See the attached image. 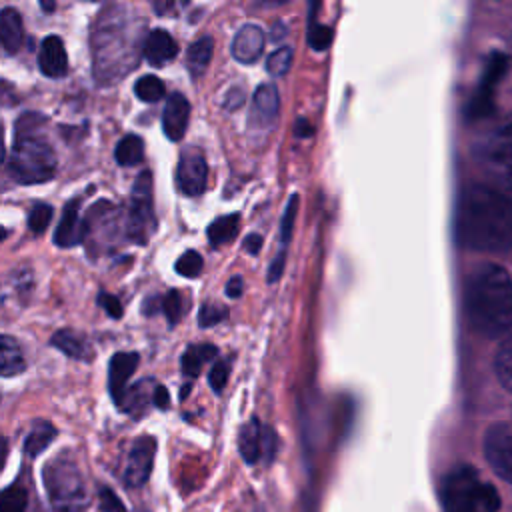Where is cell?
<instances>
[{
    "instance_id": "6da1fadb",
    "label": "cell",
    "mask_w": 512,
    "mask_h": 512,
    "mask_svg": "<svg viewBox=\"0 0 512 512\" xmlns=\"http://www.w3.org/2000/svg\"><path fill=\"white\" fill-rule=\"evenodd\" d=\"M458 244L502 254L512 250V196L490 184H468L462 188L456 208Z\"/></svg>"
},
{
    "instance_id": "7a4b0ae2",
    "label": "cell",
    "mask_w": 512,
    "mask_h": 512,
    "mask_svg": "<svg viewBox=\"0 0 512 512\" xmlns=\"http://www.w3.org/2000/svg\"><path fill=\"white\" fill-rule=\"evenodd\" d=\"M464 310L474 332L500 338L512 330V278L492 262L476 266L464 286Z\"/></svg>"
},
{
    "instance_id": "3957f363",
    "label": "cell",
    "mask_w": 512,
    "mask_h": 512,
    "mask_svg": "<svg viewBox=\"0 0 512 512\" xmlns=\"http://www.w3.org/2000/svg\"><path fill=\"white\" fill-rule=\"evenodd\" d=\"M442 512H498L500 496L476 468L460 464L452 468L440 486Z\"/></svg>"
},
{
    "instance_id": "277c9868",
    "label": "cell",
    "mask_w": 512,
    "mask_h": 512,
    "mask_svg": "<svg viewBox=\"0 0 512 512\" xmlns=\"http://www.w3.org/2000/svg\"><path fill=\"white\" fill-rule=\"evenodd\" d=\"M16 128L8 158L10 176L18 184H40L50 180L56 172L54 148L32 124L24 126L18 122Z\"/></svg>"
},
{
    "instance_id": "5b68a950",
    "label": "cell",
    "mask_w": 512,
    "mask_h": 512,
    "mask_svg": "<svg viewBox=\"0 0 512 512\" xmlns=\"http://www.w3.org/2000/svg\"><path fill=\"white\" fill-rule=\"evenodd\" d=\"M472 156L492 188L512 192V114L498 120L474 142Z\"/></svg>"
},
{
    "instance_id": "8992f818",
    "label": "cell",
    "mask_w": 512,
    "mask_h": 512,
    "mask_svg": "<svg viewBox=\"0 0 512 512\" xmlns=\"http://www.w3.org/2000/svg\"><path fill=\"white\" fill-rule=\"evenodd\" d=\"M46 490L56 512H86L82 476L74 462L58 458L44 470Z\"/></svg>"
},
{
    "instance_id": "52a82bcc",
    "label": "cell",
    "mask_w": 512,
    "mask_h": 512,
    "mask_svg": "<svg viewBox=\"0 0 512 512\" xmlns=\"http://www.w3.org/2000/svg\"><path fill=\"white\" fill-rule=\"evenodd\" d=\"M156 230V214L152 204V178L150 172L138 174L132 196H130V210H128V236L138 242L146 244L148 238Z\"/></svg>"
},
{
    "instance_id": "ba28073f",
    "label": "cell",
    "mask_w": 512,
    "mask_h": 512,
    "mask_svg": "<svg viewBox=\"0 0 512 512\" xmlns=\"http://www.w3.org/2000/svg\"><path fill=\"white\" fill-rule=\"evenodd\" d=\"M238 448L246 464H256L260 458L270 462L276 454V434L270 426L260 424V420L254 416L242 426Z\"/></svg>"
},
{
    "instance_id": "9c48e42d",
    "label": "cell",
    "mask_w": 512,
    "mask_h": 512,
    "mask_svg": "<svg viewBox=\"0 0 512 512\" xmlns=\"http://www.w3.org/2000/svg\"><path fill=\"white\" fill-rule=\"evenodd\" d=\"M484 454L492 470L512 486V430L506 424H492L484 434Z\"/></svg>"
},
{
    "instance_id": "30bf717a",
    "label": "cell",
    "mask_w": 512,
    "mask_h": 512,
    "mask_svg": "<svg viewBox=\"0 0 512 512\" xmlns=\"http://www.w3.org/2000/svg\"><path fill=\"white\" fill-rule=\"evenodd\" d=\"M156 454V440L152 436H140L128 450L126 466H124V484L130 488L142 486L152 472Z\"/></svg>"
},
{
    "instance_id": "8fae6325",
    "label": "cell",
    "mask_w": 512,
    "mask_h": 512,
    "mask_svg": "<svg viewBox=\"0 0 512 512\" xmlns=\"http://www.w3.org/2000/svg\"><path fill=\"white\" fill-rule=\"evenodd\" d=\"M208 166L198 150H184L176 166L178 190L186 196H198L206 188Z\"/></svg>"
},
{
    "instance_id": "7c38bea8",
    "label": "cell",
    "mask_w": 512,
    "mask_h": 512,
    "mask_svg": "<svg viewBox=\"0 0 512 512\" xmlns=\"http://www.w3.org/2000/svg\"><path fill=\"white\" fill-rule=\"evenodd\" d=\"M188 118H190V104H188L186 96H182L180 92L170 94L166 98L164 112H162V130H164L166 138L178 142L186 132Z\"/></svg>"
},
{
    "instance_id": "4fadbf2b",
    "label": "cell",
    "mask_w": 512,
    "mask_h": 512,
    "mask_svg": "<svg viewBox=\"0 0 512 512\" xmlns=\"http://www.w3.org/2000/svg\"><path fill=\"white\" fill-rule=\"evenodd\" d=\"M264 30L258 24H244L232 40V56L240 64H252L264 50Z\"/></svg>"
},
{
    "instance_id": "5bb4252c",
    "label": "cell",
    "mask_w": 512,
    "mask_h": 512,
    "mask_svg": "<svg viewBox=\"0 0 512 512\" xmlns=\"http://www.w3.org/2000/svg\"><path fill=\"white\" fill-rule=\"evenodd\" d=\"M140 356L136 352H116L108 366V390L112 400L118 404L126 392V384L134 374Z\"/></svg>"
},
{
    "instance_id": "9a60e30c",
    "label": "cell",
    "mask_w": 512,
    "mask_h": 512,
    "mask_svg": "<svg viewBox=\"0 0 512 512\" xmlns=\"http://www.w3.org/2000/svg\"><path fill=\"white\" fill-rule=\"evenodd\" d=\"M40 72L48 78H62L68 72V56L60 36H46L38 50Z\"/></svg>"
},
{
    "instance_id": "2e32d148",
    "label": "cell",
    "mask_w": 512,
    "mask_h": 512,
    "mask_svg": "<svg viewBox=\"0 0 512 512\" xmlns=\"http://www.w3.org/2000/svg\"><path fill=\"white\" fill-rule=\"evenodd\" d=\"M278 106H280V98H278V90L272 82H264L256 88L254 96H252V110H250V124L258 128H266L274 122L276 114H278Z\"/></svg>"
},
{
    "instance_id": "e0dca14e",
    "label": "cell",
    "mask_w": 512,
    "mask_h": 512,
    "mask_svg": "<svg viewBox=\"0 0 512 512\" xmlns=\"http://www.w3.org/2000/svg\"><path fill=\"white\" fill-rule=\"evenodd\" d=\"M506 66V58L494 54L492 56V62L486 70V76L482 78V84L476 92V96L470 100V106H468V118H480L484 116L488 110H490V104H492V86L496 84V80L500 78L502 70Z\"/></svg>"
},
{
    "instance_id": "ac0fdd59",
    "label": "cell",
    "mask_w": 512,
    "mask_h": 512,
    "mask_svg": "<svg viewBox=\"0 0 512 512\" xmlns=\"http://www.w3.org/2000/svg\"><path fill=\"white\" fill-rule=\"evenodd\" d=\"M142 52L150 66H164L178 54V44L168 30L154 28L148 32Z\"/></svg>"
},
{
    "instance_id": "d6986e66",
    "label": "cell",
    "mask_w": 512,
    "mask_h": 512,
    "mask_svg": "<svg viewBox=\"0 0 512 512\" xmlns=\"http://www.w3.org/2000/svg\"><path fill=\"white\" fill-rule=\"evenodd\" d=\"M86 236H88V226H86V222L80 220L76 204L70 202L64 208L62 218L54 230V244L62 246V248H70V246L80 244Z\"/></svg>"
},
{
    "instance_id": "ffe728a7",
    "label": "cell",
    "mask_w": 512,
    "mask_h": 512,
    "mask_svg": "<svg viewBox=\"0 0 512 512\" xmlns=\"http://www.w3.org/2000/svg\"><path fill=\"white\" fill-rule=\"evenodd\" d=\"M0 40L8 54H14L20 50L24 40V24L18 10L6 6L0 12Z\"/></svg>"
},
{
    "instance_id": "44dd1931",
    "label": "cell",
    "mask_w": 512,
    "mask_h": 512,
    "mask_svg": "<svg viewBox=\"0 0 512 512\" xmlns=\"http://www.w3.org/2000/svg\"><path fill=\"white\" fill-rule=\"evenodd\" d=\"M50 342H52V346H56L60 352H64L66 356H70L74 360H90V356H92L90 344L86 342V338L72 330H58Z\"/></svg>"
},
{
    "instance_id": "7402d4cb",
    "label": "cell",
    "mask_w": 512,
    "mask_h": 512,
    "mask_svg": "<svg viewBox=\"0 0 512 512\" xmlns=\"http://www.w3.org/2000/svg\"><path fill=\"white\" fill-rule=\"evenodd\" d=\"M212 52H214V40L210 36L198 38L196 42L190 44V48L186 52V66L194 78L204 74V70L208 68V64L212 60Z\"/></svg>"
},
{
    "instance_id": "603a6c76",
    "label": "cell",
    "mask_w": 512,
    "mask_h": 512,
    "mask_svg": "<svg viewBox=\"0 0 512 512\" xmlns=\"http://www.w3.org/2000/svg\"><path fill=\"white\" fill-rule=\"evenodd\" d=\"M24 368H26V362L22 358L20 346L16 344V340L12 336L4 334L0 338V374L4 378L16 376V374L24 372Z\"/></svg>"
},
{
    "instance_id": "cb8c5ba5",
    "label": "cell",
    "mask_w": 512,
    "mask_h": 512,
    "mask_svg": "<svg viewBox=\"0 0 512 512\" xmlns=\"http://www.w3.org/2000/svg\"><path fill=\"white\" fill-rule=\"evenodd\" d=\"M148 384H150L148 380H142V382L134 384L132 388H128V390L124 392L122 400L118 402V406H120L122 410L130 412V414H136V416L142 414V412H146L148 402H150V400L154 402V390H156V386L150 388Z\"/></svg>"
},
{
    "instance_id": "d4e9b609",
    "label": "cell",
    "mask_w": 512,
    "mask_h": 512,
    "mask_svg": "<svg viewBox=\"0 0 512 512\" xmlns=\"http://www.w3.org/2000/svg\"><path fill=\"white\" fill-rule=\"evenodd\" d=\"M216 346L212 344H194V346H188L186 352L182 354V374L188 376V378H196L202 370V364L212 360L216 356Z\"/></svg>"
},
{
    "instance_id": "484cf974",
    "label": "cell",
    "mask_w": 512,
    "mask_h": 512,
    "mask_svg": "<svg viewBox=\"0 0 512 512\" xmlns=\"http://www.w3.org/2000/svg\"><path fill=\"white\" fill-rule=\"evenodd\" d=\"M54 436H56V428H54L50 422H46V420H36V422L32 424V428H30L26 440H24V452H26L28 456H32V458L38 456V454L52 442Z\"/></svg>"
},
{
    "instance_id": "4316f807",
    "label": "cell",
    "mask_w": 512,
    "mask_h": 512,
    "mask_svg": "<svg viewBox=\"0 0 512 512\" xmlns=\"http://www.w3.org/2000/svg\"><path fill=\"white\" fill-rule=\"evenodd\" d=\"M238 224H240L238 214H226V216L216 218L206 230V236H208L210 244L220 246V244H226V242L234 240L236 234H238Z\"/></svg>"
},
{
    "instance_id": "83f0119b",
    "label": "cell",
    "mask_w": 512,
    "mask_h": 512,
    "mask_svg": "<svg viewBox=\"0 0 512 512\" xmlns=\"http://www.w3.org/2000/svg\"><path fill=\"white\" fill-rule=\"evenodd\" d=\"M144 156V144L140 140V136L136 134H126L114 150V158L120 166H134L142 160Z\"/></svg>"
},
{
    "instance_id": "f1b7e54d",
    "label": "cell",
    "mask_w": 512,
    "mask_h": 512,
    "mask_svg": "<svg viewBox=\"0 0 512 512\" xmlns=\"http://www.w3.org/2000/svg\"><path fill=\"white\" fill-rule=\"evenodd\" d=\"M134 94L142 102H158L166 94V86L158 76L144 74L134 82Z\"/></svg>"
},
{
    "instance_id": "f546056e",
    "label": "cell",
    "mask_w": 512,
    "mask_h": 512,
    "mask_svg": "<svg viewBox=\"0 0 512 512\" xmlns=\"http://www.w3.org/2000/svg\"><path fill=\"white\" fill-rule=\"evenodd\" d=\"M494 366H496V374H498V380L502 382V386L512 392V336L506 338L504 344L498 348Z\"/></svg>"
},
{
    "instance_id": "4dcf8cb0",
    "label": "cell",
    "mask_w": 512,
    "mask_h": 512,
    "mask_svg": "<svg viewBox=\"0 0 512 512\" xmlns=\"http://www.w3.org/2000/svg\"><path fill=\"white\" fill-rule=\"evenodd\" d=\"M26 490L18 484H12L8 486L4 492H2V498H0V512H24L26 510Z\"/></svg>"
},
{
    "instance_id": "1f68e13d",
    "label": "cell",
    "mask_w": 512,
    "mask_h": 512,
    "mask_svg": "<svg viewBox=\"0 0 512 512\" xmlns=\"http://www.w3.org/2000/svg\"><path fill=\"white\" fill-rule=\"evenodd\" d=\"M292 64V48L290 46H280L278 50H274L268 60H266V72L274 78L284 76L290 70Z\"/></svg>"
},
{
    "instance_id": "d6a6232c",
    "label": "cell",
    "mask_w": 512,
    "mask_h": 512,
    "mask_svg": "<svg viewBox=\"0 0 512 512\" xmlns=\"http://www.w3.org/2000/svg\"><path fill=\"white\" fill-rule=\"evenodd\" d=\"M296 210H298V194H292L288 204H286V210L282 214V222H280V252H284V254H286V246H288L290 236H292Z\"/></svg>"
},
{
    "instance_id": "836d02e7",
    "label": "cell",
    "mask_w": 512,
    "mask_h": 512,
    "mask_svg": "<svg viewBox=\"0 0 512 512\" xmlns=\"http://www.w3.org/2000/svg\"><path fill=\"white\" fill-rule=\"evenodd\" d=\"M332 42V28L326 24H320L314 20V14H310V24H308V44L314 50H326Z\"/></svg>"
},
{
    "instance_id": "e575fe53",
    "label": "cell",
    "mask_w": 512,
    "mask_h": 512,
    "mask_svg": "<svg viewBox=\"0 0 512 512\" xmlns=\"http://www.w3.org/2000/svg\"><path fill=\"white\" fill-rule=\"evenodd\" d=\"M204 260L196 250H186L178 260H176V272L184 278H196L202 272Z\"/></svg>"
},
{
    "instance_id": "d590c367",
    "label": "cell",
    "mask_w": 512,
    "mask_h": 512,
    "mask_svg": "<svg viewBox=\"0 0 512 512\" xmlns=\"http://www.w3.org/2000/svg\"><path fill=\"white\" fill-rule=\"evenodd\" d=\"M50 218H52V206L50 204H36L32 208V212L28 214V228L34 234H42L48 228Z\"/></svg>"
},
{
    "instance_id": "8d00e7d4",
    "label": "cell",
    "mask_w": 512,
    "mask_h": 512,
    "mask_svg": "<svg viewBox=\"0 0 512 512\" xmlns=\"http://www.w3.org/2000/svg\"><path fill=\"white\" fill-rule=\"evenodd\" d=\"M162 312L166 314L170 326H174L182 316V296L178 290H168L160 302Z\"/></svg>"
},
{
    "instance_id": "74e56055",
    "label": "cell",
    "mask_w": 512,
    "mask_h": 512,
    "mask_svg": "<svg viewBox=\"0 0 512 512\" xmlns=\"http://www.w3.org/2000/svg\"><path fill=\"white\" fill-rule=\"evenodd\" d=\"M226 314H228L226 308H222V306H218V304H214V302H206V304H202V308H200L198 324H200L202 328L214 326V324L222 322V320L226 318Z\"/></svg>"
},
{
    "instance_id": "f35d334b",
    "label": "cell",
    "mask_w": 512,
    "mask_h": 512,
    "mask_svg": "<svg viewBox=\"0 0 512 512\" xmlns=\"http://www.w3.org/2000/svg\"><path fill=\"white\" fill-rule=\"evenodd\" d=\"M228 376H230V362L228 360H218L212 366L210 374H208V382H210L212 390L214 392H222L226 382H228Z\"/></svg>"
},
{
    "instance_id": "ab89813d",
    "label": "cell",
    "mask_w": 512,
    "mask_h": 512,
    "mask_svg": "<svg viewBox=\"0 0 512 512\" xmlns=\"http://www.w3.org/2000/svg\"><path fill=\"white\" fill-rule=\"evenodd\" d=\"M98 304L106 310V314L114 320L122 318V304L120 300L114 296V294H108V292H100L98 294Z\"/></svg>"
},
{
    "instance_id": "60d3db41",
    "label": "cell",
    "mask_w": 512,
    "mask_h": 512,
    "mask_svg": "<svg viewBox=\"0 0 512 512\" xmlns=\"http://www.w3.org/2000/svg\"><path fill=\"white\" fill-rule=\"evenodd\" d=\"M100 504H102V508H104L106 512H124L120 500H118L116 494L110 492L108 488H102V490H100Z\"/></svg>"
},
{
    "instance_id": "b9f144b4",
    "label": "cell",
    "mask_w": 512,
    "mask_h": 512,
    "mask_svg": "<svg viewBox=\"0 0 512 512\" xmlns=\"http://www.w3.org/2000/svg\"><path fill=\"white\" fill-rule=\"evenodd\" d=\"M284 264H286V254L284 252H278L276 254V258L272 260V264H270V270H268V282H276L280 276H282V272H284Z\"/></svg>"
},
{
    "instance_id": "7bdbcfd3",
    "label": "cell",
    "mask_w": 512,
    "mask_h": 512,
    "mask_svg": "<svg viewBox=\"0 0 512 512\" xmlns=\"http://www.w3.org/2000/svg\"><path fill=\"white\" fill-rule=\"evenodd\" d=\"M242 102H244V92H242L240 88H232V90L226 94L224 106H226L228 110H234V108H238Z\"/></svg>"
},
{
    "instance_id": "ee69618b",
    "label": "cell",
    "mask_w": 512,
    "mask_h": 512,
    "mask_svg": "<svg viewBox=\"0 0 512 512\" xmlns=\"http://www.w3.org/2000/svg\"><path fill=\"white\" fill-rule=\"evenodd\" d=\"M224 292H226L228 298H240V294H242V278H240V276H232V278L226 282Z\"/></svg>"
},
{
    "instance_id": "f6af8a7d",
    "label": "cell",
    "mask_w": 512,
    "mask_h": 512,
    "mask_svg": "<svg viewBox=\"0 0 512 512\" xmlns=\"http://www.w3.org/2000/svg\"><path fill=\"white\" fill-rule=\"evenodd\" d=\"M154 406H158V408H162V410H166V408L170 406L168 390H166V386H162V384H158L156 390H154Z\"/></svg>"
},
{
    "instance_id": "bcb514c9",
    "label": "cell",
    "mask_w": 512,
    "mask_h": 512,
    "mask_svg": "<svg viewBox=\"0 0 512 512\" xmlns=\"http://www.w3.org/2000/svg\"><path fill=\"white\" fill-rule=\"evenodd\" d=\"M262 248V236L260 234H248L244 240V250L250 252L252 256H256Z\"/></svg>"
},
{
    "instance_id": "7dc6e473",
    "label": "cell",
    "mask_w": 512,
    "mask_h": 512,
    "mask_svg": "<svg viewBox=\"0 0 512 512\" xmlns=\"http://www.w3.org/2000/svg\"><path fill=\"white\" fill-rule=\"evenodd\" d=\"M160 298H156V296H152V298H148L146 300V304H144V312L150 316V314H154V302H158Z\"/></svg>"
},
{
    "instance_id": "c3c4849f",
    "label": "cell",
    "mask_w": 512,
    "mask_h": 512,
    "mask_svg": "<svg viewBox=\"0 0 512 512\" xmlns=\"http://www.w3.org/2000/svg\"><path fill=\"white\" fill-rule=\"evenodd\" d=\"M40 6H42V10H54V2H48V4H46V2H42Z\"/></svg>"
}]
</instances>
